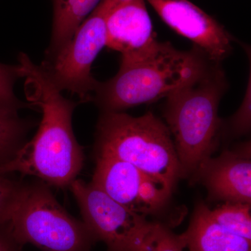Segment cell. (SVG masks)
<instances>
[{"label":"cell","mask_w":251,"mask_h":251,"mask_svg":"<svg viewBox=\"0 0 251 251\" xmlns=\"http://www.w3.org/2000/svg\"><path fill=\"white\" fill-rule=\"evenodd\" d=\"M191 180L202 183L213 201L251 204V142L209 157Z\"/></svg>","instance_id":"8fae6325"},{"label":"cell","mask_w":251,"mask_h":251,"mask_svg":"<svg viewBox=\"0 0 251 251\" xmlns=\"http://www.w3.org/2000/svg\"><path fill=\"white\" fill-rule=\"evenodd\" d=\"M227 85L221 64L210 62L199 75L166 97L164 118L181 178L192 179L219 145L223 121L218 112Z\"/></svg>","instance_id":"7a4b0ae2"},{"label":"cell","mask_w":251,"mask_h":251,"mask_svg":"<svg viewBox=\"0 0 251 251\" xmlns=\"http://www.w3.org/2000/svg\"><path fill=\"white\" fill-rule=\"evenodd\" d=\"M96 153L116 157L162 181L171 191L181 179L179 160L168 126L151 112L133 117L101 112Z\"/></svg>","instance_id":"277c9868"},{"label":"cell","mask_w":251,"mask_h":251,"mask_svg":"<svg viewBox=\"0 0 251 251\" xmlns=\"http://www.w3.org/2000/svg\"><path fill=\"white\" fill-rule=\"evenodd\" d=\"M251 77L242 105L228 122H223L221 133L229 136L240 137L251 130Z\"/></svg>","instance_id":"ac0fdd59"},{"label":"cell","mask_w":251,"mask_h":251,"mask_svg":"<svg viewBox=\"0 0 251 251\" xmlns=\"http://www.w3.org/2000/svg\"><path fill=\"white\" fill-rule=\"evenodd\" d=\"M161 46L157 41L145 0H128L107 14L105 46L122 54L121 63L151 58Z\"/></svg>","instance_id":"30bf717a"},{"label":"cell","mask_w":251,"mask_h":251,"mask_svg":"<svg viewBox=\"0 0 251 251\" xmlns=\"http://www.w3.org/2000/svg\"><path fill=\"white\" fill-rule=\"evenodd\" d=\"M24 186V183L0 173V227L9 222Z\"/></svg>","instance_id":"e0dca14e"},{"label":"cell","mask_w":251,"mask_h":251,"mask_svg":"<svg viewBox=\"0 0 251 251\" xmlns=\"http://www.w3.org/2000/svg\"><path fill=\"white\" fill-rule=\"evenodd\" d=\"M18 65L25 80L27 100L40 109L42 118L32 139L0 165V173H18L36 176L50 186L69 188L84 164L83 151L72 127L78 103L64 97L43 67L27 54H19Z\"/></svg>","instance_id":"6da1fadb"},{"label":"cell","mask_w":251,"mask_h":251,"mask_svg":"<svg viewBox=\"0 0 251 251\" xmlns=\"http://www.w3.org/2000/svg\"><path fill=\"white\" fill-rule=\"evenodd\" d=\"M22 77L19 65L0 63V112L18 113L21 109L32 108L30 103L21 101L14 93V85Z\"/></svg>","instance_id":"2e32d148"},{"label":"cell","mask_w":251,"mask_h":251,"mask_svg":"<svg viewBox=\"0 0 251 251\" xmlns=\"http://www.w3.org/2000/svg\"><path fill=\"white\" fill-rule=\"evenodd\" d=\"M101 0H53V21L45 60L52 58L67 45L81 23Z\"/></svg>","instance_id":"4fadbf2b"},{"label":"cell","mask_w":251,"mask_h":251,"mask_svg":"<svg viewBox=\"0 0 251 251\" xmlns=\"http://www.w3.org/2000/svg\"><path fill=\"white\" fill-rule=\"evenodd\" d=\"M108 13L97 6L81 23L67 45L41 67L61 92L76 94L81 102L91 101L99 81L92 64L106 44Z\"/></svg>","instance_id":"52a82bcc"},{"label":"cell","mask_w":251,"mask_h":251,"mask_svg":"<svg viewBox=\"0 0 251 251\" xmlns=\"http://www.w3.org/2000/svg\"><path fill=\"white\" fill-rule=\"evenodd\" d=\"M126 1H128V0H101V1L99 3V6L105 10L107 13H108L110 10L113 9L117 5L122 4V3Z\"/></svg>","instance_id":"44dd1931"},{"label":"cell","mask_w":251,"mask_h":251,"mask_svg":"<svg viewBox=\"0 0 251 251\" xmlns=\"http://www.w3.org/2000/svg\"><path fill=\"white\" fill-rule=\"evenodd\" d=\"M80 208L82 221L97 242L108 251H146L159 222L127 209L92 183L74 180L69 187Z\"/></svg>","instance_id":"8992f818"},{"label":"cell","mask_w":251,"mask_h":251,"mask_svg":"<svg viewBox=\"0 0 251 251\" xmlns=\"http://www.w3.org/2000/svg\"><path fill=\"white\" fill-rule=\"evenodd\" d=\"M96 156L91 183L115 202L147 217L168 205L173 191L160 180L111 155Z\"/></svg>","instance_id":"ba28073f"},{"label":"cell","mask_w":251,"mask_h":251,"mask_svg":"<svg viewBox=\"0 0 251 251\" xmlns=\"http://www.w3.org/2000/svg\"><path fill=\"white\" fill-rule=\"evenodd\" d=\"M211 61L197 48L176 50L170 43L151 58L121 63L116 75L98 82L92 101L101 112H124L140 104L166 98L205 69Z\"/></svg>","instance_id":"3957f363"},{"label":"cell","mask_w":251,"mask_h":251,"mask_svg":"<svg viewBox=\"0 0 251 251\" xmlns=\"http://www.w3.org/2000/svg\"><path fill=\"white\" fill-rule=\"evenodd\" d=\"M21 246L15 242L4 226V229L0 231V251H20Z\"/></svg>","instance_id":"ffe728a7"},{"label":"cell","mask_w":251,"mask_h":251,"mask_svg":"<svg viewBox=\"0 0 251 251\" xmlns=\"http://www.w3.org/2000/svg\"><path fill=\"white\" fill-rule=\"evenodd\" d=\"M36 125L18 113L0 112V165L11 159L27 143V133Z\"/></svg>","instance_id":"5bb4252c"},{"label":"cell","mask_w":251,"mask_h":251,"mask_svg":"<svg viewBox=\"0 0 251 251\" xmlns=\"http://www.w3.org/2000/svg\"><path fill=\"white\" fill-rule=\"evenodd\" d=\"M251 204L224 202L215 209L209 208V215L221 227L251 242Z\"/></svg>","instance_id":"9a60e30c"},{"label":"cell","mask_w":251,"mask_h":251,"mask_svg":"<svg viewBox=\"0 0 251 251\" xmlns=\"http://www.w3.org/2000/svg\"><path fill=\"white\" fill-rule=\"evenodd\" d=\"M189 251H251V242L214 222L209 207L200 202L195 207L189 226L183 233Z\"/></svg>","instance_id":"7c38bea8"},{"label":"cell","mask_w":251,"mask_h":251,"mask_svg":"<svg viewBox=\"0 0 251 251\" xmlns=\"http://www.w3.org/2000/svg\"><path fill=\"white\" fill-rule=\"evenodd\" d=\"M165 23L189 39L214 63L221 64L232 50V37L215 19L189 0H145Z\"/></svg>","instance_id":"9c48e42d"},{"label":"cell","mask_w":251,"mask_h":251,"mask_svg":"<svg viewBox=\"0 0 251 251\" xmlns=\"http://www.w3.org/2000/svg\"><path fill=\"white\" fill-rule=\"evenodd\" d=\"M6 227L21 247L31 244L44 251H92L97 242L83 221L72 217L44 181L25 184Z\"/></svg>","instance_id":"5b68a950"},{"label":"cell","mask_w":251,"mask_h":251,"mask_svg":"<svg viewBox=\"0 0 251 251\" xmlns=\"http://www.w3.org/2000/svg\"><path fill=\"white\" fill-rule=\"evenodd\" d=\"M186 248L184 234H176L168 225L158 223L146 251H183Z\"/></svg>","instance_id":"d6986e66"}]
</instances>
